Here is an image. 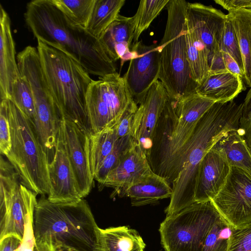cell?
Returning a JSON list of instances; mask_svg holds the SVG:
<instances>
[{"mask_svg": "<svg viewBox=\"0 0 251 251\" xmlns=\"http://www.w3.org/2000/svg\"><path fill=\"white\" fill-rule=\"evenodd\" d=\"M24 18L37 39L60 47L89 75L100 77L117 72L114 62L99 39L85 28L69 22L51 0H34L27 3Z\"/></svg>", "mask_w": 251, "mask_h": 251, "instance_id": "1", "label": "cell"}, {"mask_svg": "<svg viewBox=\"0 0 251 251\" xmlns=\"http://www.w3.org/2000/svg\"><path fill=\"white\" fill-rule=\"evenodd\" d=\"M243 103L215 102L200 119L185 146L180 171L172 186L173 194L165 212L175 214L195 203L199 166L205 154L227 132L239 127Z\"/></svg>", "mask_w": 251, "mask_h": 251, "instance_id": "2", "label": "cell"}, {"mask_svg": "<svg viewBox=\"0 0 251 251\" xmlns=\"http://www.w3.org/2000/svg\"><path fill=\"white\" fill-rule=\"evenodd\" d=\"M99 229L84 199L53 202L41 198L35 206L33 230L36 243L50 242L73 251H95Z\"/></svg>", "mask_w": 251, "mask_h": 251, "instance_id": "3", "label": "cell"}, {"mask_svg": "<svg viewBox=\"0 0 251 251\" xmlns=\"http://www.w3.org/2000/svg\"><path fill=\"white\" fill-rule=\"evenodd\" d=\"M37 40L42 71L61 118L75 123L89 135L86 96L93 79L60 47Z\"/></svg>", "mask_w": 251, "mask_h": 251, "instance_id": "4", "label": "cell"}, {"mask_svg": "<svg viewBox=\"0 0 251 251\" xmlns=\"http://www.w3.org/2000/svg\"><path fill=\"white\" fill-rule=\"evenodd\" d=\"M187 3L184 0H169L166 6L168 17L165 32L158 45L159 79L174 102L196 93L199 86L192 78L187 57L185 38Z\"/></svg>", "mask_w": 251, "mask_h": 251, "instance_id": "5", "label": "cell"}, {"mask_svg": "<svg viewBox=\"0 0 251 251\" xmlns=\"http://www.w3.org/2000/svg\"><path fill=\"white\" fill-rule=\"evenodd\" d=\"M7 100L11 148L6 156L21 183L37 195L49 194L50 183L47 151L31 121Z\"/></svg>", "mask_w": 251, "mask_h": 251, "instance_id": "6", "label": "cell"}, {"mask_svg": "<svg viewBox=\"0 0 251 251\" xmlns=\"http://www.w3.org/2000/svg\"><path fill=\"white\" fill-rule=\"evenodd\" d=\"M220 216L211 201L195 202L166 216L159 229L162 247L165 251H201L208 232Z\"/></svg>", "mask_w": 251, "mask_h": 251, "instance_id": "7", "label": "cell"}, {"mask_svg": "<svg viewBox=\"0 0 251 251\" xmlns=\"http://www.w3.org/2000/svg\"><path fill=\"white\" fill-rule=\"evenodd\" d=\"M0 170V240L13 236L22 241L28 218L34 215L37 194L21 183L2 155Z\"/></svg>", "mask_w": 251, "mask_h": 251, "instance_id": "8", "label": "cell"}, {"mask_svg": "<svg viewBox=\"0 0 251 251\" xmlns=\"http://www.w3.org/2000/svg\"><path fill=\"white\" fill-rule=\"evenodd\" d=\"M93 80L86 96L90 133L116 123L133 100L123 77L117 72Z\"/></svg>", "mask_w": 251, "mask_h": 251, "instance_id": "9", "label": "cell"}, {"mask_svg": "<svg viewBox=\"0 0 251 251\" xmlns=\"http://www.w3.org/2000/svg\"><path fill=\"white\" fill-rule=\"evenodd\" d=\"M220 216L234 228L251 223V176L236 167L211 201Z\"/></svg>", "mask_w": 251, "mask_h": 251, "instance_id": "10", "label": "cell"}, {"mask_svg": "<svg viewBox=\"0 0 251 251\" xmlns=\"http://www.w3.org/2000/svg\"><path fill=\"white\" fill-rule=\"evenodd\" d=\"M131 51L132 56L123 78L138 105L159 79L160 55L157 45L147 46L141 41L133 44Z\"/></svg>", "mask_w": 251, "mask_h": 251, "instance_id": "11", "label": "cell"}, {"mask_svg": "<svg viewBox=\"0 0 251 251\" xmlns=\"http://www.w3.org/2000/svg\"><path fill=\"white\" fill-rule=\"evenodd\" d=\"M169 99L166 90L158 79L151 87L135 114L131 135L146 156L151 148L159 118Z\"/></svg>", "mask_w": 251, "mask_h": 251, "instance_id": "12", "label": "cell"}, {"mask_svg": "<svg viewBox=\"0 0 251 251\" xmlns=\"http://www.w3.org/2000/svg\"><path fill=\"white\" fill-rule=\"evenodd\" d=\"M59 132L63 140L80 197L90 192L94 181L88 153V134L75 123L61 118Z\"/></svg>", "mask_w": 251, "mask_h": 251, "instance_id": "13", "label": "cell"}, {"mask_svg": "<svg viewBox=\"0 0 251 251\" xmlns=\"http://www.w3.org/2000/svg\"><path fill=\"white\" fill-rule=\"evenodd\" d=\"M227 15L212 6L198 2L187 3L186 19L208 54L209 66L220 50Z\"/></svg>", "mask_w": 251, "mask_h": 251, "instance_id": "14", "label": "cell"}, {"mask_svg": "<svg viewBox=\"0 0 251 251\" xmlns=\"http://www.w3.org/2000/svg\"><path fill=\"white\" fill-rule=\"evenodd\" d=\"M52 160L49 163L50 190L47 199L53 202L81 199L65 145L58 132Z\"/></svg>", "mask_w": 251, "mask_h": 251, "instance_id": "15", "label": "cell"}, {"mask_svg": "<svg viewBox=\"0 0 251 251\" xmlns=\"http://www.w3.org/2000/svg\"><path fill=\"white\" fill-rule=\"evenodd\" d=\"M230 169L224 155L211 148L199 166L194 193L195 202L211 201L224 186Z\"/></svg>", "mask_w": 251, "mask_h": 251, "instance_id": "16", "label": "cell"}, {"mask_svg": "<svg viewBox=\"0 0 251 251\" xmlns=\"http://www.w3.org/2000/svg\"><path fill=\"white\" fill-rule=\"evenodd\" d=\"M153 172L145 153L136 143L100 186L113 188V195L122 197L126 189Z\"/></svg>", "mask_w": 251, "mask_h": 251, "instance_id": "17", "label": "cell"}, {"mask_svg": "<svg viewBox=\"0 0 251 251\" xmlns=\"http://www.w3.org/2000/svg\"><path fill=\"white\" fill-rule=\"evenodd\" d=\"M0 100L8 99L14 82L20 76L10 18L0 4Z\"/></svg>", "mask_w": 251, "mask_h": 251, "instance_id": "18", "label": "cell"}, {"mask_svg": "<svg viewBox=\"0 0 251 251\" xmlns=\"http://www.w3.org/2000/svg\"><path fill=\"white\" fill-rule=\"evenodd\" d=\"M133 17L119 15L99 38L104 50L114 62L121 59V66L132 56L134 37Z\"/></svg>", "mask_w": 251, "mask_h": 251, "instance_id": "19", "label": "cell"}, {"mask_svg": "<svg viewBox=\"0 0 251 251\" xmlns=\"http://www.w3.org/2000/svg\"><path fill=\"white\" fill-rule=\"evenodd\" d=\"M245 90L242 78L226 72L209 75L199 85L196 93L216 102L226 103Z\"/></svg>", "mask_w": 251, "mask_h": 251, "instance_id": "20", "label": "cell"}, {"mask_svg": "<svg viewBox=\"0 0 251 251\" xmlns=\"http://www.w3.org/2000/svg\"><path fill=\"white\" fill-rule=\"evenodd\" d=\"M172 187L163 177L153 172L141 180L130 185L125 196L130 198L132 206H140L171 198Z\"/></svg>", "mask_w": 251, "mask_h": 251, "instance_id": "21", "label": "cell"}, {"mask_svg": "<svg viewBox=\"0 0 251 251\" xmlns=\"http://www.w3.org/2000/svg\"><path fill=\"white\" fill-rule=\"evenodd\" d=\"M212 148L223 154L231 167L240 169L251 176V151L240 127L227 132Z\"/></svg>", "mask_w": 251, "mask_h": 251, "instance_id": "22", "label": "cell"}, {"mask_svg": "<svg viewBox=\"0 0 251 251\" xmlns=\"http://www.w3.org/2000/svg\"><path fill=\"white\" fill-rule=\"evenodd\" d=\"M145 246L138 232L126 226L100 228L95 251H144Z\"/></svg>", "mask_w": 251, "mask_h": 251, "instance_id": "23", "label": "cell"}, {"mask_svg": "<svg viewBox=\"0 0 251 251\" xmlns=\"http://www.w3.org/2000/svg\"><path fill=\"white\" fill-rule=\"evenodd\" d=\"M238 41L243 65V79L251 87V8L228 11Z\"/></svg>", "mask_w": 251, "mask_h": 251, "instance_id": "24", "label": "cell"}, {"mask_svg": "<svg viewBox=\"0 0 251 251\" xmlns=\"http://www.w3.org/2000/svg\"><path fill=\"white\" fill-rule=\"evenodd\" d=\"M118 139L115 124L109 125L97 132L88 135V158L93 177L104 159L113 150Z\"/></svg>", "mask_w": 251, "mask_h": 251, "instance_id": "25", "label": "cell"}, {"mask_svg": "<svg viewBox=\"0 0 251 251\" xmlns=\"http://www.w3.org/2000/svg\"><path fill=\"white\" fill-rule=\"evenodd\" d=\"M185 38L188 60L194 80L200 85L209 74L208 54L186 19Z\"/></svg>", "mask_w": 251, "mask_h": 251, "instance_id": "26", "label": "cell"}, {"mask_svg": "<svg viewBox=\"0 0 251 251\" xmlns=\"http://www.w3.org/2000/svg\"><path fill=\"white\" fill-rule=\"evenodd\" d=\"M125 2V0H95L86 30L99 38L120 15Z\"/></svg>", "mask_w": 251, "mask_h": 251, "instance_id": "27", "label": "cell"}, {"mask_svg": "<svg viewBox=\"0 0 251 251\" xmlns=\"http://www.w3.org/2000/svg\"><path fill=\"white\" fill-rule=\"evenodd\" d=\"M169 0H141L135 14L132 17L134 27L133 44L137 43L141 34L166 6Z\"/></svg>", "mask_w": 251, "mask_h": 251, "instance_id": "28", "label": "cell"}, {"mask_svg": "<svg viewBox=\"0 0 251 251\" xmlns=\"http://www.w3.org/2000/svg\"><path fill=\"white\" fill-rule=\"evenodd\" d=\"M74 25L85 28L95 0H51Z\"/></svg>", "mask_w": 251, "mask_h": 251, "instance_id": "29", "label": "cell"}, {"mask_svg": "<svg viewBox=\"0 0 251 251\" xmlns=\"http://www.w3.org/2000/svg\"><path fill=\"white\" fill-rule=\"evenodd\" d=\"M137 142L131 135L119 138L112 151L106 157L94 176L100 186L108 174L121 162Z\"/></svg>", "mask_w": 251, "mask_h": 251, "instance_id": "30", "label": "cell"}, {"mask_svg": "<svg viewBox=\"0 0 251 251\" xmlns=\"http://www.w3.org/2000/svg\"><path fill=\"white\" fill-rule=\"evenodd\" d=\"M8 100L31 121L33 125L35 117L34 101L29 85L22 75L12 84Z\"/></svg>", "mask_w": 251, "mask_h": 251, "instance_id": "31", "label": "cell"}, {"mask_svg": "<svg viewBox=\"0 0 251 251\" xmlns=\"http://www.w3.org/2000/svg\"><path fill=\"white\" fill-rule=\"evenodd\" d=\"M233 228L220 216L208 232L201 251H227Z\"/></svg>", "mask_w": 251, "mask_h": 251, "instance_id": "32", "label": "cell"}, {"mask_svg": "<svg viewBox=\"0 0 251 251\" xmlns=\"http://www.w3.org/2000/svg\"><path fill=\"white\" fill-rule=\"evenodd\" d=\"M220 50L227 52L234 59L243 75L244 65L238 41L232 22L227 15L222 37Z\"/></svg>", "mask_w": 251, "mask_h": 251, "instance_id": "33", "label": "cell"}, {"mask_svg": "<svg viewBox=\"0 0 251 251\" xmlns=\"http://www.w3.org/2000/svg\"><path fill=\"white\" fill-rule=\"evenodd\" d=\"M11 148L9 121L8 115L7 100H1L0 104V151L6 156Z\"/></svg>", "mask_w": 251, "mask_h": 251, "instance_id": "34", "label": "cell"}, {"mask_svg": "<svg viewBox=\"0 0 251 251\" xmlns=\"http://www.w3.org/2000/svg\"><path fill=\"white\" fill-rule=\"evenodd\" d=\"M227 251H251V223L233 228Z\"/></svg>", "mask_w": 251, "mask_h": 251, "instance_id": "35", "label": "cell"}, {"mask_svg": "<svg viewBox=\"0 0 251 251\" xmlns=\"http://www.w3.org/2000/svg\"><path fill=\"white\" fill-rule=\"evenodd\" d=\"M138 107V105L133 100L119 120L115 124V127L119 138L131 135L134 117Z\"/></svg>", "mask_w": 251, "mask_h": 251, "instance_id": "36", "label": "cell"}, {"mask_svg": "<svg viewBox=\"0 0 251 251\" xmlns=\"http://www.w3.org/2000/svg\"><path fill=\"white\" fill-rule=\"evenodd\" d=\"M239 127L242 129L247 144L251 151V87L243 103Z\"/></svg>", "mask_w": 251, "mask_h": 251, "instance_id": "37", "label": "cell"}, {"mask_svg": "<svg viewBox=\"0 0 251 251\" xmlns=\"http://www.w3.org/2000/svg\"><path fill=\"white\" fill-rule=\"evenodd\" d=\"M214 1L228 12L251 8V0H215Z\"/></svg>", "mask_w": 251, "mask_h": 251, "instance_id": "38", "label": "cell"}, {"mask_svg": "<svg viewBox=\"0 0 251 251\" xmlns=\"http://www.w3.org/2000/svg\"><path fill=\"white\" fill-rule=\"evenodd\" d=\"M221 51L223 54L224 64L227 71L238 75L243 79V74L237 62L227 52Z\"/></svg>", "mask_w": 251, "mask_h": 251, "instance_id": "39", "label": "cell"}, {"mask_svg": "<svg viewBox=\"0 0 251 251\" xmlns=\"http://www.w3.org/2000/svg\"><path fill=\"white\" fill-rule=\"evenodd\" d=\"M22 241L16 237L10 236L0 240V251H15Z\"/></svg>", "mask_w": 251, "mask_h": 251, "instance_id": "40", "label": "cell"}, {"mask_svg": "<svg viewBox=\"0 0 251 251\" xmlns=\"http://www.w3.org/2000/svg\"><path fill=\"white\" fill-rule=\"evenodd\" d=\"M56 248L50 242L36 243L35 242L34 251H56Z\"/></svg>", "mask_w": 251, "mask_h": 251, "instance_id": "41", "label": "cell"}, {"mask_svg": "<svg viewBox=\"0 0 251 251\" xmlns=\"http://www.w3.org/2000/svg\"><path fill=\"white\" fill-rule=\"evenodd\" d=\"M56 251H73L72 250L63 248H57L56 249Z\"/></svg>", "mask_w": 251, "mask_h": 251, "instance_id": "42", "label": "cell"}]
</instances>
